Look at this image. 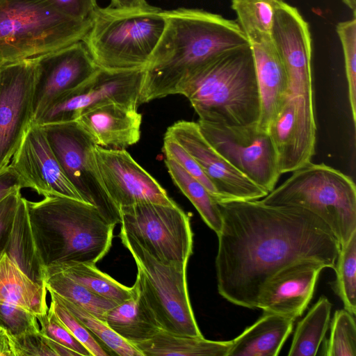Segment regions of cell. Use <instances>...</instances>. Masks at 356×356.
Here are the masks:
<instances>
[{
    "label": "cell",
    "mask_w": 356,
    "mask_h": 356,
    "mask_svg": "<svg viewBox=\"0 0 356 356\" xmlns=\"http://www.w3.org/2000/svg\"><path fill=\"white\" fill-rule=\"evenodd\" d=\"M222 225L216 257L219 294L238 306L258 308L267 282L281 269L314 261L334 269L340 244L307 209L255 200L218 202Z\"/></svg>",
    "instance_id": "6da1fadb"
},
{
    "label": "cell",
    "mask_w": 356,
    "mask_h": 356,
    "mask_svg": "<svg viewBox=\"0 0 356 356\" xmlns=\"http://www.w3.org/2000/svg\"><path fill=\"white\" fill-rule=\"evenodd\" d=\"M165 26L145 67L138 104L182 95L194 72L219 54L249 44L236 21L200 9L163 10Z\"/></svg>",
    "instance_id": "7a4b0ae2"
},
{
    "label": "cell",
    "mask_w": 356,
    "mask_h": 356,
    "mask_svg": "<svg viewBox=\"0 0 356 356\" xmlns=\"http://www.w3.org/2000/svg\"><path fill=\"white\" fill-rule=\"evenodd\" d=\"M35 244L44 266L96 264L109 251L114 225L86 202L63 196L26 200Z\"/></svg>",
    "instance_id": "3957f363"
},
{
    "label": "cell",
    "mask_w": 356,
    "mask_h": 356,
    "mask_svg": "<svg viewBox=\"0 0 356 356\" xmlns=\"http://www.w3.org/2000/svg\"><path fill=\"white\" fill-rule=\"evenodd\" d=\"M182 95L199 121L227 126L258 123L260 95L250 44L226 50L202 65Z\"/></svg>",
    "instance_id": "277c9868"
},
{
    "label": "cell",
    "mask_w": 356,
    "mask_h": 356,
    "mask_svg": "<svg viewBox=\"0 0 356 356\" xmlns=\"http://www.w3.org/2000/svg\"><path fill=\"white\" fill-rule=\"evenodd\" d=\"M165 26L163 10L98 7L83 39L97 65L110 71L145 69Z\"/></svg>",
    "instance_id": "5b68a950"
},
{
    "label": "cell",
    "mask_w": 356,
    "mask_h": 356,
    "mask_svg": "<svg viewBox=\"0 0 356 356\" xmlns=\"http://www.w3.org/2000/svg\"><path fill=\"white\" fill-rule=\"evenodd\" d=\"M92 19L80 20L48 0H0V63L34 58L82 41Z\"/></svg>",
    "instance_id": "8992f818"
},
{
    "label": "cell",
    "mask_w": 356,
    "mask_h": 356,
    "mask_svg": "<svg viewBox=\"0 0 356 356\" xmlns=\"http://www.w3.org/2000/svg\"><path fill=\"white\" fill-rule=\"evenodd\" d=\"M260 200L270 206L309 210L330 228L340 245L356 232V187L353 180L325 163L311 162Z\"/></svg>",
    "instance_id": "52a82bcc"
},
{
    "label": "cell",
    "mask_w": 356,
    "mask_h": 356,
    "mask_svg": "<svg viewBox=\"0 0 356 356\" xmlns=\"http://www.w3.org/2000/svg\"><path fill=\"white\" fill-rule=\"evenodd\" d=\"M120 236L137 266L138 273L133 286L156 327L175 335L204 337L189 299L188 263L161 262L122 230Z\"/></svg>",
    "instance_id": "ba28073f"
},
{
    "label": "cell",
    "mask_w": 356,
    "mask_h": 356,
    "mask_svg": "<svg viewBox=\"0 0 356 356\" xmlns=\"http://www.w3.org/2000/svg\"><path fill=\"white\" fill-rule=\"evenodd\" d=\"M41 126L66 177L82 200L110 224L120 223V209L106 191L98 171L92 138L74 120Z\"/></svg>",
    "instance_id": "9c48e42d"
},
{
    "label": "cell",
    "mask_w": 356,
    "mask_h": 356,
    "mask_svg": "<svg viewBox=\"0 0 356 356\" xmlns=\"http://www.w3.org/2000/svg\"><path fill=\"white\" fill-rule=\"evenodd\" d=\"M121 230L161 262L188 263L193 253L190 217L177 204L139 203L120 209Z\"/></svg>",
    "instance_id": "30bf717a"
},
{
    "label": "cell",
    "mask_w": 356,
    "mask_h": 356,
    "mask_svg": "<svg viewBox=\"0 0 356 356\" xmlns=\"http://www.w3.org/2000/svg\"><path fill=\"white\" fill-rule=\"evenodd\" d=\"M204 137L227 162L268 193L282 175L273 140L257 123L227 126L197 121Z\"/></svg>",
    "instance_id": "8fae6325"
},
{
    "label": "cell",
    "mask_w": 356,
    "mask_h": 356,
    "mask_svg": "<svg viewBox=\"0 0 356 356\" xmlns=\"http://www.w3.org/2000/svg\"><path fill=\"white\" fill-rule=\"evenodd\" d=\"M145 69L110 71L99 68L88 80L53 100L33 120L39 125L75 120L83 111L108 102L138 106Z\"/></svg>",
    "instance_id": "7c38bea8"
},
{
    "label": "cell",
    "mask_w": 356,
    "mask_h": 356,
    "mask_svg": "<svg viewBox=\"0 0 356 356\" xmlns=\"http://www.w3.org/2000/svg\"><path fill=\"white\" fill-rule=\"evenodd\" d=\"M35 81L34 58L0 63V170L33 123Z\"/></svg>",
    "instance_id": "4fadbf2b"
},
{
    "label": "cell",
    "mask_w": 356,
    "mask_h": 356,
    "mask_svg": "<svg viewBox=\"0 0 356 356\" xmlns=\"http://www.w3.org/2000/svg\"><path fill=\"white\" fill-rule=\"evenodd\" d=\"M94 155L104 187L119 209L145 202L176 204L126 149L97 145Z\"/></svg>",
    "instance_id": "5bb4252c"
},
{
    "label": "cell",
    "mask_w": 356,
    "mask_h": 356,
    "mask_svg": "<svg viewBox=\"0 0 356 356\" xmlns=\"http://www.w3.org/2000/svg\"><path fill=\"white\" fill-rule=\"evenodd\" d=\"M165 134L178 142L196 161L218 193L221 202L255 200L268 192L259 187L227 162L204 137L197 122L179 120Z\"/></svg>",
    "instance_id": "9a60e30c"
},
{
    "label": "cell",
    "mask_w": 356,
    "mask_h": 356,
    "mask_svg": "<svg viewBox=\"0 0 356 356\" xmlns=\"http://www.w3.org/2000/svg\"><path fill=\"white\" fill-rule=\"evenodd\" d=\"M34 119L53 100L86 82L99 69L82 41L34 57Z\"/></svg>",
    "instance_id": "2e32d148"
},
{
    "label": "cell",
    "mask_w": 356,
    "mask_h": 356,
    "mask_svg": "<svg viewBox=\"0 0 356 356\" xmlns=\"http://www.w3.org/2000/svg\"><path fill=\"white\" fill-rule=\"evenodd\" d=\"M9 165L22 178L26 188L40 195L83 201L66 177L41 125H30Z\"/></svg>",
    "instance_id": "e0dca14e"
},
{
    "label": "cell",
    "mask_w": 356,
    "mask_h": 356,
    "mask_svg": "<svg viewBox=\"0 0 356 356\" xmlns=\"http://www.w3.org/2000/svg\"><path fill=\"white\" fill-rule=\"evenodd\" d=\"M325 266L314 261H301L281 269L264 286L258 308L296 319L312 298L321 271Z\"/></svg>",
    "instance_id": "ac0fdd59"
},
{
    "label": "cell",
    "mask_w": 356,
    "mask_h": 356,
    "mask_svg": "<svg viewBox=\"0 0 356 356\" xmlns=\"http://www.w3.org/2000/svg\"><path fill=\"white\" fill-rule=\"evenodd\" d=\"M134 105L108 102L81 112L74 121L101 147L125 149L140 138L142 115Z\"/></svg>",
    "instance_id": "d6986e66"
},
{
    "label": "cell",
    "mask_w": 356,
    "mask_h": 356,
    "mask_svg": "<svg viewBox=\"0 0 356 356\" xmlns=\"http://www.w3.org/2000/svg\"><path fill=\"white\" fill-rule=\"evenodd\" d=\"M252 51L260 95L258 126L268 131L285 100L288 76L273 38L250 45Z\"/></svg>",
    "instance_id": "ffe728a7"
},
{
    "label": "cell",
    "mask_w": 356,
    "mask_h": 356,
    "mask_svg": "<svg viewBox=\"0 0 356 356\" xmlns=\"http://www.w3.org/2000/svg\"><path fill=\"white\" fill-rule=\"evenodd\" d=\"M295 319L264 313L252 325L232 340L227 356H277L291 334Z\"/></svg>",
    "instance_id": "44dd1931"
},
{
    "label": "cell",
    "mask_w": 356,
    "mask_h": 356,
    "mask_svg": "<svg viewBox=\"0 0 356 356\" xmlns=\"http://www.w3.org/2000/svg\"><path fill=\"white\" fill-rule=\"evenodd\" d=\"M45 285L31 280L5 253L0 254V302L16 305L36 317L48 312Z\"/></svg>",
    "instance_id": "7402d4cb"
},
{
    "label": "cell",
    "mask_w": 356,
    "mask_h": 356,
    "mask_svg": "<svg viewBox=\"0 0 356 356\" xmlns=\"http://www.w3.org/2000/svg\"><path fill=\"white\" fill-rule=\"evenodd\" d=\"M34 282L44 285L45 268L32 234L26 199L20 197L4 252Z\"/></svg>",
    "instance_id": "603a6c76"
},
{
    "label": "cell",
    "mask_w": 356,
    "mask_h": 356,
    "mask_svg": "<svg viewBox=\"0 0 356 356\" xmlns=\"http://www.w3.org/2000/svg\"><path fill=\"white\" fill-rule=\"evenodd\" d=\"M232 341L179 336L158 329L148 339L134 345L143 356H227Z\"/></svg>",
    "instance_id": "cb8c5ba5"
},
{
    "label": "cell",
    "mask_w": 356,
    "mask_h": 356,
    "mask_svg": "<svg viewBox=\"0 0 356 356\" xmlns=\"http://www.w3.org/2000/svg\"><path fill=\"white\" fill-rule=\"evenodd\" d=\"M134 293L106 314V323L118 335L133 344L149 339L159 329L134 286Z\"/></svg>",
    "instance_id": "d4e9b609"
},
{
    "label": "cell",
    "mask_w": 356,
    "mask_h": 356,
    "mask_svg": "<svg viewBox=\"0 0 356 356\" xmlns=\"http://www.w3.org/2000/svg\"><path fill=\"white\" fill-rule=\"evenodd\" d=\"M332 304L321 296L298 322L291 342L289 356H315L328 328Z\"/></svg>",
    "instance_id": "484cf974"
},
{
    "label": "cell",
    "mask_w": 356,
    "mask_h": 356,
    "mask_svg": "<svg viewBox=\"0 0 356 356\" xmlns=\"http://www.w3.org/2000/svg\"><path fill=\"white\" fill-rule=\"evenodd\" d=\"M96 264L67 263L47 267V271H60L82 284L94 293L120 303L130 298L134 293L133 286H124L99 270Z\"/></svg>",
    "instance_id": "4316f807"
},
{
    "label": "cell",
    "mask_w": 356,
    "mask_h": 356,
    "mask_svg": "<svg viewBox=\"0 0 356 356\" xmlns=\"http://www.w3.org/2000/svg\"><path fill=\"white\" fill-rule=\"evenodd\" d=\"M165 164L171 179L195 207L204 222L216 234L222 225V218L217 201L198 180L176 161L165 158Z\"/></svg>",
    "instance_id": "83f0119b"
},
{
    "label": "cell",
    "mask_w": 356,
    "mask_h": 356,
    "mask_svg": "<svg viewBox=\"0 0 356 356\" xmlns=\"http://www.w3.org/2000/svg\"><path fill=\"white\" fill-rule=\"evenodd\" d=\"M44 285L47 291L81 307L104 321L107 312L119 304L94 293L60 271L46 272Z\"/></svg>",
    "instance_id": "f1b7e54d"
},
{
    "label": "cell",
    "mask_w": 356,
    "mask_h": 356,
    "mask_svg": "<svg viewBox=\"0 0 356 356\" xmlns=\"http://www.w3.org/2000/svg\"><path fill=\"white\" fill-rule=\"evenodd\" d=\"M231 7L250 45L273 38V3L267 0H232Z\"/></svg>",
    "instance_id": "f546056e"
},
{
    "label": "cell",
    "mask_w": 356,
    "mask_h": 356,
    "mask_svg": "<svg viewBox=\"0 0 356 356\" xmlns=\"http://www.w3.org/2000/svg\"><path fill=\"white\" fill-rule=\"evenodd\" d=\"M49 293L73 314L112 355L143 356L136 346L118 335L105 321L70 300Z\"/></svg>",
    "instance_id": "4dcf8cb0"
},
{
    "label": "cell",
    "mask_w": 356,
    "mask_h": 356,
    "mask_svg": "<svg viewBox=\"0 0 356 356\" xmlns=\"http://www.w3.org/2000/svg\"><path fill=\"white\" fill-rule=\"evenodd\" d=\"M334 270L336 280L334 290L341 300L344 309L356 314V232L340 246Z\"/></svg>",
    "instance_id": "1f68e13d"
},
{
    "label": "cell",
    "mask_w": 356,
    "mask_h": 356,
    "mask_svg": "<svg viewBox=\"0 0 356 356\" xmlns=\"http://www.w3.org/2000/svg\"><path fill=\"white\" fill-rule=\"evenodd\" d=\"M354 315L343 309L337 310L330 326L323 355L327 356L356 355V325Z\"/></svg>",
    "instance_id": "d6a6232c"
},
{
    "label": "cell",
    "mask_w": 356,
    "mask_h": 356,
    "mask_svg": "<svg viewBox=\"0 0 356 356\" xmlns=\"http://www.w3.org/2000/svg\"><path fill=\"white\" fill-rule=\"evenodd\" d=\"M356 15L337 24L336 31L342 46L348 99L354 127L356 124Z\"/></svg>",
    "instance_id": "836d02e7"
},
{
    "label": "cell",
    "mask_w": 356,
    "mask_h": 356,
    "mask_svg": "<svg viewBox=\"0 0 356 356\" xmlns=\"http://www.w3.org/2000/svg\"><path fill=\"white\" fill-rule=\"evenodd\" d=\"M51 296L49 310L90 353L91 356L112 355L91 332L54 296Z\"/></svg>",
    "instance_id": "e575fe53"
},
{
    "label": "cell",
    "mask_w": 356,
    "mask_h": 356,
    "mask_svg": "<svg viewBox=\"0 0 356 356\" xmlns=\"http://www.w3.org/2000/svg\"><path fill=\"white\" fill-rule=\"evenodd\" d=\"M163 152L165 158L176 161L188 173L202 184L217 202H221L220 197L214 185L196 161L178 142L165 134L163 139Z\"/></svg>",
    "instance_id": "d590c367"
},
{
    "label": "cell",
    "mask_w": 356,
    "mask_h": 356,
    "mask_svg": "<svg viewBox=\"0 0 356 356\" xmlns=\"http://www.w3.org/2000/svg\"><path fill=\"white\" fill-rule=\"evenodd\" d=\"M36 316L16 305L0 302V327L15 337L40 330Z\"/></svg>",
    "instance_id": "8d00e7d4"
},
{
    "label": "cell",
    "mask_w": 356,
    "mask_h": 356,
    "mask_svg": "<svg viewBox=\"0 0 356 356\" xmlns=\"http://www.w3.org/2000/svg\"><path fill=\"white\" fill-rule=\"evenodd\" d=\"M40 324V332L51 340L63 345L78 353L79 355L91 356L89 351L49 310L37 317Z\"/></svg>",
    "instance_id": "74e56055"
},
{
    "label": "cell",
    "mask_w": 356,
    "mask_h": 356,
    "mask_svg": "<svg viewBox=\"0 0 356 356\" xmlns=\"http://www.w3.org/2000/svg\"><path fill=\"white\" fill-rule=\"evenodd\" d=\"M10 339L14 356H57L52 340L44 335L40 330L10 337Z\"/></svg>",
    "instance_id": "f35d334b"
},
{
    "label": "cell",
    "mask_w": 356,
    "mask_h": 356,
    "mask_svg": "<svg viewBox=\"0 0 356 356\" xmlns=\"http://www.w3.org/2000/svg\"><path fill=\"white\" fill-rule=\"evenodd\" d=\"M22 194L16 191L0 201V254L4 252Z\"/></svg>",
    "instance_id": "ab89813d"
},
{
    "label": "cell",
    "mask_w": 356,
    "mask_h": 356,
    "mask_svg": "<svg viewBox=\"0 0 356 356\" xmlns=\"http://www.w3.org/2000/svg\"><path fill=\"white\" fill-rule=\"evenodd\" d=\"M61 13L76 19H92L99 7L97 0H48Z\"/></svg>",
    "instance_id": "60d3db41"
},
{
    "label": "cell",
    "mask_w": 356,
    "mask_h": 356,
    "mask_svg": "<svg viewBox=\"0 0 356 356\" xmlns=\"http://www.w3.org/2000/svg\"><path fill=\"white\" fill-rule=\"evenodd\" d=\"M24 188H26L24 181L10 165L0 170V201Z\"/></svg>",
    "instance_id": "b9f144b4"
},
{
    "label": "cell",
    "mask_w": 356,
    "mask_h": 356,
    "mask_svg": "<svg viewBox=\"0 0 356 356\" xmlns=\"http://www.w3.org/2000/svg\"><path fill=\"white\" fill-rule=\"evenodd\" d=\"M149 6L145 0H111L108 6L118 10H136Z\"/></svg>",
    "instance_id": "7bdbcfd3"
},
{
    "label": "cell",
    "mask_w": 356,
    "mask_h": 356,
    "mask_svg": "<svg viewBox=\"0 0 356 356\" xmlns=\"http://www.w3.org/2000/svg\"><path fill=\"white\" fill-rule=\"evenodd\" d=\"M0 356H14L10 337L0 327Z\"/></svg>",
    "instance_id": "ee69618b"
},
{
    "label": "cell",
    "mask_w": 356,
    "mask_h": 356,
    "mask_svg": "<svg viewBox=\"0 0 356 356\" xmlns=\"http://www.w3.org/2000/svg\"><path fill=\"white\" fill-rule=\"evenodd\" d=\"M341 1L350 10H353V13H355L356 10V0H341Z\"/></svg>",
    "instance_id": "f6af8a7d"
},
{
    "label": "cell",
    "mask_w": 356,
    "mask_h": 356,
    "mask_svg": "<svg viewBox=\"0 0 356 356\" xmlns=\"http://www.w3.org/2000/svg\"><path fill=\"white\" fill-rule=\"evenodd\" d=\"M271 3H273V2H278V1H282L283 0H267Z\"/></svg>",
    "instance_id": "bcb514c9"
}]
</instances>
